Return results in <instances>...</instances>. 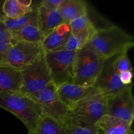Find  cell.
Instances as JSON below:
<instances>
[{
	"label": "cell",
	"instance_id": "obj_8",
	"mask_svg": "<svg viewBox=\"0 0 134 134\" xmlns=\"http://www.w3.org/2000/svg\"><path fill=\"white\" fill-rule=\"evenodd\" d=\"M44 52L41 44L16 41L11 45L5 57V65L21 70L32 64Z\"/></svg>",
	"mask_w": 134,
	"mask_h": 134
},
{
	"label": "cell",
	"instance_id": "obj_2",
	"mask_svg": "<svg viewBox=\"0 0 134 134\" xmlns=\"http://www.w3.org/2000/svg\"><path fill=\"white\" fill-rule=\"evenodd\" d=\"M0 107L15 115L28 132L35 129L44 115L41 106L30 95L20 92H0Z\"/></svg>",
	"mask_w": 134,
	"mask_h": 134
},
{
	"label": "cell",
	"instance_id": "obj_10",
	"mask_svg": "<svg viewBox=\"0 0 134 134\" xmlns=\"http://www.w3.org/2000/svg\"><path fill=\"white\" fill-rule=\"evenodd\" d=\"M56 89L61 100L70 109L75 103L82 99L102 94L94 85L82 86L73 82L56 85Z\"/></svg>",
	"mask_w": 134,
	"mask_h": 134
},
{
	"label": "cell",
	"instance_id": "obj_4",
	"mask_svg": "<svg viewBox=\"0 0 134 134\" xmlns=\"http://www.w3.org/2000/svg\"><path fill=\"white\" fill-rule=\"evenodd\" d=\"M108 96L98 94L77 102L71 108V118L84 126H94L107 115Z\"/></svg>",
	"mask_w": 134,
	"mask_h": 134
},
{
	"label": "cell",
	"instance_id": "obj_13",
	"mask_svg": "<svg viewBox=\"0 0 134 134\" xmlns=\"http://www.w3.org/2000/svg\"><path fill=\"white\" fill-rule=\"evenodd\" d=\"M132 124L123 119L105 115L95 125L101 134H133Z\"/></svg>",
	"mask_w": 134,
	"mask_h": 134
},
{
	"label": "cell",
	"instance_id": "obj_1",
	"mask_svg": "<svg viewBox=\"0 0 134 134\" xmlns=\"http://www.w3.org/2000/svg\"><path fill=\"white\" fill-rule=\"evenodd\" d=\"M89 43L105 60L127 54L134 46L132 35L115 25L98 29Z\"/></svg>",
	"mask_w": 134,
	"mask_h": 134
},
{
	"label": "cell",
	"instance_id": "obj_14",
	"mask_svg": "<svg viewBox=\"0 0 134 134\" xmlns=\"http://www.w3.org/2000/svg\"><path fill=\"white\" fill-rule=\"evenodd\" d=\"M64 22L65 21L58 9L49 10L40 5L38 9L37 24L44 37Z\"/></svg>",
	"mask_w": 134,
	"mask_h": 134
},
{
	"label": "cell",
	"instance_id": "obj_6",
	"mask_svg": "<svg viewBox=\"0 0 134 134\" xmlns=\"http://www.w3.org/2000/svg\"><path fill=\"white\" fill-rule=\"evenodd\" d=\"M20 92L31 95L40 91L52 82L43 52L32 64L21 69Z\"/></svg>",
	"mask_w": 134,
	"mask_h": 134
},
{
	"label": "cell",
	"instance_id": "obj_12",
	"mask_svg": "<svg viewBox=\"0 0 134 134\" xmlns=\"http://www.w3.org/2000/svg\"><path fill=\"white\" fill-rule=\"evenodd\" d=\"M71 35L69 24L64 22L44 37L42 47L44 52L60 51Z\"/></svg>",
	"mask_w": 134,
	"mask_h": 134
},
{
	"label": "cell",
	"instance_id": "obj_18",
	"mask_svg": "<svg viewBox=\"0 0 134 134\" xmlns=\"http://www.w3.org/2000/svg\"><path fill=\"white\" fill-rule=\"evenodd\" d=\"M27 134H69V130L67 124L43 115L35 129Z\"/></svg>",
	"mask_w": 134,
	"mask_h": 134
},
{
	"label": "cell",
	"instance_id": "obj_24",
	"mask_svg": "<svg viewBox=\"0 0 134 134\" xmlns=\"http://www.w3.org/2000/svg\"><path fill=\"white\" fill-rule=\"evenodd\" d=\"M112 66L119 75L122 72L133 71L130 60L127 54H123L114 57L112 60Z\"/></svg>",
	"mask_w": 134,
	"mask_h": 134
},
{
	"label": "cell",
	"instance_id": "obj_23",
	"mask_svg": "<svg viewBox=\"0 0 134 134\" xmlns=\"http://www.w3.org/2000/svg\"><path fill=\"white\" fill-rule=\"evenodd\" d=\"M71 34H77L86 30L96 27L87 15L76 18L69 23Z\"/></svg>",
	"mask_w": 134,
	"mask_h": 134
},
{
	"label": "cell",
	"instance_id": "obj_22",
	"mask_svg": "<svg viewBox=\"0 0 134 134\" xmlns=\"http://www.w3.org/2000/svg\"><path fill=\"white\" fill-rule=\"evenodd\" d=\"M69 134H101L96 125L84 126L79 124L74 119L70 118L67 122Z\"/></svg>",
	"mask_w": 134,
	"mask_h": 134
},
{
	"label": "cell",
	"instance_id": "obj_17",
	"mask_svg": "<svg viewBox=\"0 0 134 134\" xmlns=\"http://www.w3.org/2000/svg\"><path fill=\"white\" fill-rule=\"evenodd\" d=\"M11 34V41H22L35 44H42L44 36L39 30L37 20L22 27L18 31Z\"/></svg>",
	"mask_w": 134,
	"mask_h": 134
},
{
	"label": "cell",
	"instance_id": "obj_16",
	"mask_svg": "<svg viewBox=\"0 0 134 134\" xmlns=\"http://www.w3.org/2000/svg\"><path fill=\"white\" fill-rule=\"evenodd\" d=\"M58 10L65 22L68 24L79 17L88 14L87 4L82 0H63Z\"/></svg>",
	"mask_w": 134,
	"mask_h": 134
},
{
	"label": "cell",
	"instance_id": "obj_20",
	"mask_svg": "<svg viewBox=\"0 0 134 134\" xmlns=\"http://www.w3.org/2000/svg\"><path fill=\"white\" fill-rule=\"evenodd\" d=\"M32 7H26L21 5L18 0H5L3 5V11L7 18L18 19L28 14Z\"/></svg>",
	"mask_w": 134,
	"mask_h": 134
},
{
	"label": "cell",
	"instance_id": "obj_28",
	"mask_svg": "<svg viewBox=\"0 0 134 134\" xmlns=\"http://www.w3.org/2000/svg\"><path fill=\"white\" fill-rule=\"evenodd\" d=\"M5 0H0V22H3L6 18L3 11V5Z\"/></svg>",
	"mask_w": 134,
	"mask_h": 134
},
{
	"label": "cell",
	"instance_id": "obj_27",
	"mask_svg": "<svg viewBox=\"0 0 134 134\" xmlns=\"http://www.w3.org/2000/svg\"><path fill=\"white\" fill-rule=\"evenodd\" d=\"M18 2L26 7H31L32 5V0H18Z\"/></svg>",
	"mask_w": 134,
	"mask_h": 134
},
{
	"label": "cell",
	"instance_id": "obj_9",
	"mask_svg": "<svg viewBox=\"0 0 134 134\" xmlns=\"http://www.w3.org/2000/svg\"><path fill=\"white\" fill-rule=\"evenodd\" d=\"M107 115L133 123L134 98L132 85L126 86L114 95L108 96Z\"/></svg>",
	"mask_w": 134,
	"mask_h": 134
},
{
	"label": "cell",
	"instance_id": "obj_7",
	"mask_svg": "<svg viewBox=\"0 0 134 134\" xmlns=\"http://www.w3.org/2000/svg\"><path fill=\"white\" fill-rule=\"evenodd\" d=\"M30 96L41 106L44 115L64 124L71 117V109L61 100L53 82Z\"/></svg>",
	"mask_w": 134,
	"mask_h": 134
},
{
	"label": "cell",
	"instance_id": "obj_26",
	"mask_svg": "<svg viewBox=\"0 0 134 134\" xmlns=\"http://www.w3.org/2000/svg\"><path fill=\"white\" fill-rule=\"evenodd\" d=\"M63 0H43L41 1V5L49 10H57Z\"/></svg>",
	"mask_w": 134,
	"mask_h": 134
},
{
	"label": "cell",
	"instance_id": "obj_5",
	"mask_svg": "<svg viewBox=\"0 0 134 134\" xmlns=\"http://www.w3.org/2000/svg\"><path fill=\"white\" fill-rule=\"evenodd\" d=\"M75 56V51L44 52V59L51 79L56 86L73 82Z\"/></svg>",
	"mask_w": 134,
	"mask_h": 134
},
{
	"label": "cell",
	"instance_id": "obj_25",
	"mask_svg": "<svg viewBox=\"0 0 134 134\" xmlns=\"http://www.w3.org/2000/svg\"><path fill=\"white\" fill-rule=\"evenodd\" d=\"M119 77L122 83L125 86L132 85L133 78V71H127L119 74Z\"/></svg>",
	"mask_w": 134,
	"mask_h": 134
},
{
	"label": "cell",
	"instance_id": "obj_21",
	"mask_svg": "<svg viewBox=\"0 0 134 134\" xmlns=\"http://www.w3.org/2000/svg\"><path fill=\"white\" fill-rule=\"evenodd\" d=\"M11 45V34L3 22H0V65H5V57Z\"/></svg>",
	"mask_w": 134,
	"mask_h": 134
},
{
	"label": "cell",
	"instance_id": "obj_15",
	"mask_svg": "<svg viewBox=\"0 0 134 134\" xmlns=\"http://www.w3.org/2000/svg\"><path fill=\"white\" fill-rule=\"evenodd\" d=\"M22 83L20 70L7 65H0V92H20Z\"/></svg>",
	"mask_w": 134,
	"mask_h": 134
},
{
	"label": "cell",
	"instance_id": "obj_19",
	"mask_svg": "<svg viewBox=\"0 0 134 134\" xmlns=\"http://www.w3.org/2000/svg\"><path fill=\"white\" fill-rule=\"evenodd\" d=\"M41 1H33L31 5L32 10L21 18L18 19H10L6 17L5 18L3 22L10 33L15 32L27 24L37 20L38 9L41 5Z\"/></svg>",
	"mask_w": 134,
	"mask_h": 134
},
{
	"label": "cell",
	"instance_id": "obj_3",
	"mask_svg": "<svg viewBox=\"0 0 134 134\" xmlns=\"http://www.w3.org/2000/svg\"><path fill=\"white\" fill-rule=\"evenodd\" d=\"M105 61L88 42L76 51L73 83L82 86L94 85Z\"/></svg>",
	"mask_w": 134,
	"mask_h": 134
},
{
	"label": "cell",
	"instance_id": "obj_11",
	"mask_svg": "<svg viewBox=\"0 0 134 134\" xmlns=\"http://www.w3.org/2000/svg\"><path fill=\"white\" fill-rule=\"evenodd\" d=\"M113 58L105 61L94 84L102 94L106 96L114 95L126 86L122 83L119 74L112 66Z\"/></svg>",
	"mask_w": 134,
	"mask_h": 134
}]
</instances>
